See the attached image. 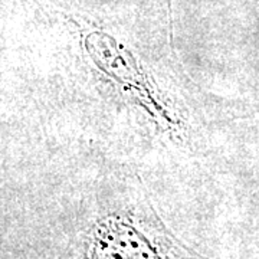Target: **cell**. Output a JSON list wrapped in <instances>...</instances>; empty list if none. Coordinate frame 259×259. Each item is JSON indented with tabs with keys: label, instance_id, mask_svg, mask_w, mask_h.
Segmentation results:
<instances>
[{
	"label": "cell",
	"instance_id": "1",
	"mask_svg": "<svg viewBox=\"0 0 259 259\" xmlns=\"http://www.w3.org/2000/svg\"><path fill=\"white\" fill-rule=\"evenodd\" d=\"M66 259H207L164 226L144 202L105 204Z\"/></svg>",
	"mask_w": 259,
	"mask_h": 259
},
{
	"label": "cell",
	"instance_id": "2",
	"mask_svg": "<svg viewBox=\"0 0 259 259\" xmlns=\"http://www.w3.org/2000/svg\"><path fill=\"white\" fill-rule=\"evenodd\" d=\"M83 48L93 64L115 82L130 101L143 108L158 124L166 127L175 124L157 88L127 48L104 32L85 35Z\"/></svg>",
	"mask_w": 259,
	"mask_h": 259
}]
</instances>
